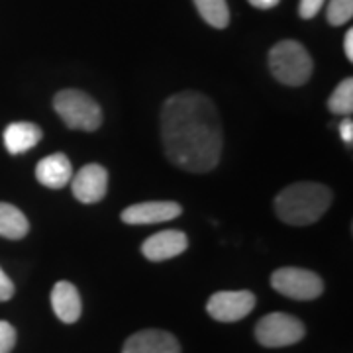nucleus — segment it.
Returning a JSON list of instances; mask_svg holds the SVG:
<instances>
[{"mask_svg":"<svg viewBox=\"0 0 353 353\" xmlns=\"http://www.w3.org/2000/svg\"><path fill=\"white\" fill-rule=\"evenodd\" d=\"M161 139L173 165L190 173L212 171L222 155V122L214 102L196 90L169 97L161 110Z\"/></svg>","mask_w":353,"mask_h":353,"instance_id":"nucleus-1","label":"nucleus"},{"mask_svg":"<svg viewBox=\"0 0 353 353\" xmlns=\"http://www.w3.org/2000/svg\"><path fill=\"white\" fill-rule=\"evenodd\" d=\"M332 204V190L320 183H294L275 199V212L290 226H308L318 222Z\"/></svg>","mask_w":353,"mask_h":353,"instance_id":"nucleus-2","label":"nucleus"},{"mask_svg":"<svg viewBox=\"0 0 353 353\" xmlns=\"http://www.w3.org/2000/svg\"><path fill=\"white\" fill-rule=\"evenodd\" d=\"M269 69L279 83L287 87H303L312 75V57L294 39H283L269 51Z\"/></svg>","mask_w":353,"mask_h":353,"instance_id":"nucleus-3","label":"nucleus"},{"mask_svg":"<svg viewBox=\"0 0 353 353\" xmlns=\"http://www.w3.org/2000/svg\"><path fill=\"white\" fill-rule=\"evenodd\" d=\"M53 108L65 122V126L81 132H94L102 124L101 106L87 92L77 88H65L55 94Z\"/></svg>","mask_w":353,"mask_h":353,"instance_id":"nucleus-4","label":"nucleus"},{"mask_svg":"<svg viewBox=\"0 0 353 353\" xmlns=\"http://www.w3.org/2000/svg\"><path fill=\"white\" fill-rule=\"evenodd\" d=\"M273 289L294 301H314L324 292V281L308 269L283 267L271 275Z\"/></svg>","mask_w":353,"mask_h":353,"instance_id":"nucleus-5","label":"nucleus"},{"mask_svg":"<svg viewBox=\"0 0 353 353\" xmlns=\"http://www.w3.org/2000/svg\"><path fill=\"white\" fill-rule=\"evenodd\" d=\"M255 338L265 347H285L304 338L303 322L285 312L263 316L255 326Z\"/></svg>","mask_w":353,"mask_h":353,"instance_id":"nucleus-6","label":"nucleus"},{"mask_svg":"<svg viewBox=\"0 0 353 353\" xmlns=\"http://www.w3.org/2000/svg\"><path fill=\"white\" fill-rule=\"evenodd\" d=\"M255 306V296L250 290H220L214 292L206 310L218 322H238L250 314Z\"/></svg>","mask_w":353,"mask_h":353,"instance_id":"nucleus-7","label":"nucleus"},{"mask_svg":"<svg viewBox=\"0 0 353 353\" xmlns=\"http://www.w3.org/2000/svg\"><path fill=\"white\" fill-rule=\"evenodd\" d=\"M73 196L83 204H94L106 196L108 190V171L99 163H88L71 176Z\"/></svg>","mask_w":353,"mask_h":353,"instance_id":"nucleus-8","label":"nucleus"},{"mask_svg":"<svg viewBox=\"0 0 353 353\" xmlns=\"http://www.w3.org/2000/svg\"><path fill=\"white\" fill-rule=\"evenodd\" d=\"M183 212L181 204L171 201H153V202H139L134 206H128L122 210V222L130 226H143V224H161L175 220Z\"/></svg>","mask_w":353,"mask_h":353,"instance_id":"nucleus-9","label":"nucleus"},{"mask_svg":"<svg viewBox=\"0 0 353 353\" xmlns=\"http://www.w3.org/2000/svg\"><path fill=\"white\" fill-rule=\"evenodd\" d=\"M189 238L179 230H163L141 243V253L150 261H167L187 252Z\"/></svg>","mask_w":353,"mask_h":353,"instance_id":"nucleus-10","label":"nucleus"},{"mask_svg":"<svg viewBox=\"0 0 353 353\" xmlns=\"http://www.w3.org/2000/svg\"><path fill=\"white\" fill-rule=\"evenodd\" d=\"M122 353H181V345L169 332L143 330L128 338Z\"/></svg>","mask_w":353,"mask_h":353,"instance_id":"nucleus-11","label":"nucleus"},{"mask_svg":"<svg viewBox=\"0 0 353 353\" xmlns=\"http://www.w3.org/2000/svg\"><path fill=\"white\" fill-rule=\"evenodd\" d=\"M73 167L65 153H53L43 157L36 167V179L48 189H63L67 183H71Z\"/></svg>","mask_w":353,"mask_h":353,"instance_id":"nucleus-12","label":"nucleus"},{"mask_svg":"<svg viewBox=\"0 0 353 353\" xmlns=\"http://www.w3.org/2000/svg\"><path fill=\"white\" fill-rule=\"evenodd\" d=\"M51 306H53L55 316L65 324L77 322L81 318V312H83L81 294H79L75 285H71L69 281H59L53 287V290H51Z\"/></svg>","mask_w":353,"mask_h":353,"instance_id":"nucleus-13","label":"nucleus"},{"mask_svg":"<svg viewBox=\"0 0 353 353\" xmlns=\"http://www.w3.org/2000/svg\"><path fill=\"white\" fill-rule=\"evenodd\" d=\"M41 138H43L41 128L32 122H14L4 130V145L12 155L26 153L28 150L36 148Z\"/></svg>","mask_w":353,"mask_h":353,"instance_id":"nucleus-14","label":"nucleus"},{"mask_svg":"<svg viewBox=\"0 0 353 353\" xmlns=\"http://www.w3.org/2000/svg\"><path fill=\"white\" fill-rule=\"evenodd\" d=\"M30 232V222L20 208L0 202V236L6 240H22Z\"/></svg>","mask_w":353,"mask_h":353,"instance_id":"nucleus-15","label":"nucleus"},{"mask_svg":"<svg viewBox=\"0 0 353 353\" xmlns=\"http://www.w3.org/2000/svg\"><path fill=\"white\" fill-rule=\"evenodd\" d=\"M194 6L202 20L212 28L224 30L230 24V10L226 0H194Z\"/></svg>","mask_w":353,"mask_h":353,"instance_id":"nucleus-16","label":"nucleus"},{"mask_svg":"<svg viewBox=\"0 0 353 353\" xmlns=\"http://www.w3.org/2000/svg\"><path fill=\"white\" fill-rule=\"evenodd\" d=\"M328 108L338 116H350L353 110V79H345L328 99Z\"/></svg>","mask_w":353,"mask_h":353,"instance_id":"nucleus-17","label":"nucleus"},{"mask_svg":"<svg viewBox=\"0 0 353 353\" xmlns=\"http://www.w3.org/2000/svg\"><path fill=\"white\" fill-rule=\"evenodd\" d=\"M353 16V0H330L326 18L332 26H343Z\"/></svg>","mask_w":353,"mask_h":353,"instance_id":"nucleus-18","label":"nucleus"},{"mask_svg":"<svg viewBox=\"0 0 353 353\" xmlns=\"http://www.w3.org/2000/svg\"><path fill=\"white\" fill-rule=\"evenodd\" d=\"M16 345V330L10 322L0 320V353H10Z\"/></svg>","mask_w":353,"mask_h":353,"instance_id":"nucleus-19","label":"nucleus"},{"mask_svg":"<svg viewBox=\"0 0 353 353\" xmlns=\"http://www.w3.org/2000/svg\"><path fill=\"white\" fill-rule=\"evenodd\" d=\"M324 2H326V0H301V4H299V14H301V18H304V20L314 18L316 14L320 12V8L324 6Z\"/></svg>","mask_w":353,"mask_h":353,"instance_id":"nucleus-20","label":"nucleus"},{"mask_svg":"<svg viewBox=\"0 0 353 353\" xmlns=\"http://www.w3.org/2000/svg\"><path fill=\"white\" fill-rule=\"evenodd\" d=\"M14 296V283L0 267V303H6Z\"/></svg>","mask_w":353,"mask_h":353,"instance_id":"nucleus-21","label":"nucleus"},{"mask_svg":"<svg viewBox=\"0 0 353 353\" xmlns=\"http://www.w3.org/2000/svg\"><path fill=\"white\" fill-rule=\"evenodd\" d=\"M340 136L345 143L353 141V120L352 118H343L340 124Z\"/></svg>","mask_w":353,"mask_h":353,"instance_id":"nucleus-22","label":"nucleus"},{"mask_svg":"<svg viewBox=\"0 0 353 353\" xmlns=\"http://www.w3.org/2000/svg\"><path fill=\"white\" fill-rule=\"evenodd\" d=\"M343 51H345L347 61H353V30H347V34H345V39H343Z\"/></svg>","mask_w":353,"mask_h":353,"instance_id":"nucleus-23","label":"nucleus"},{"mask_svg":"<svg viewBox=\"0 0 353 353\" xmlns=\"http://www.w3.org/2000/svg\"><path fill=\"white\" fill-rule=\"evenodd\" d=\"M252 6L259 8V10H269V8H275L281 0H248Z\"/></svg>","mask_w":353,"mask_h":353,"instance_id":"nucleus-24","label":"nucleus"}]
</instances>
